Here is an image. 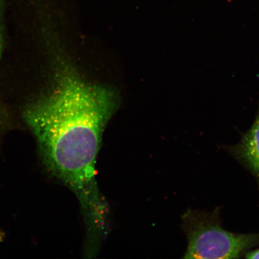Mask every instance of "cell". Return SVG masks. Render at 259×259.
<instances>
[{"mask_svg":"<svg viewBox=\"0 0 259 259\" xmlns=\"http://www.w3.org/2000/svg\"><path fill=\"white\" fill-rule=\"evenodd\" d=\"M116 106L113 91L86 83L63 63L53 92L25 113L45 166L75 194L89 226L107 219L96 167L103 132Z\"/></svg>","mask_w":259,"mask_h":259,"instance_id":"1","label":"cell"},{"mask_svg":"<svg viewBox=\"0 0 259 259\" xmlns=\"http://www.w3.org/2000/svg\"><path fill=\"white\" fill-rule=\"evenodd\" d=\"M8 2L9 0H0V57H1L3 45V18H4L5 10Z\"/></svg>","mask_w":259,"mask_h":259,"instance_id":"4","label":"cell"},{"mask_svg":"<svg viewBox=\"0 0 259 259\" xmlns=\"http://www.w3.org/2000/svg\"><path fill=\"white\" fill-rule=\"evenodd\" d=\"M235 150L236 155L253 173L259 183V111L253 124Z\"/></svg>","mask_w":259,"mask_h":259,"instance_id":"3","label":"cell"},{"mask_svg":"<svg viewBox=\"0 0 259 259\" xmlns=\"http://www.w3.org/2000/svg\"><path fill=\"white\" fill-rule=\"evenodd\" d=\"M246 258L251 259L259 258V249L257 250L252 251L246 254Z\"/></svg>","mask_w":259,"mask_h":259,"instance_id":"5","label":"cell"},{"mask_svg":"<svg viewBox=\"0 0 259 259\" xmlns=\"http://www.w3.org/2000/svg\"><path fill=\"white\" fill-rule=\"evenodd\" d=\"M188 247L185 258H236L259 242V234H236L197 213L185 215Z\"/></svg>","mask_w":259,"mask_h":259,"instance_id":"2","label":"cell"}]
</instances>
